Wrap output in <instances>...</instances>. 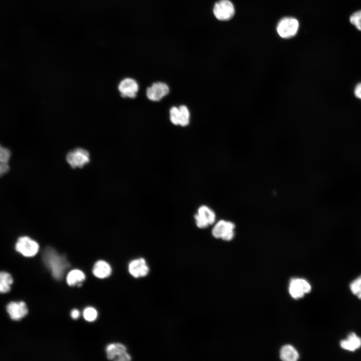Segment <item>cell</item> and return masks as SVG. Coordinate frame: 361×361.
Wrapping results in <instances>:
<instances>
[{
  "mask_svg": "<svg viewBox=\"0 0 361 361\" xmlns=\"http://www.w3.org/2000/svg\"><path fill=\"white\" fill-rule=\"evenodd\" d=\"M350 23L361 31V11L354 13L349 18Z\"/></svg>",
  "mask_w": 361,
  "mask_h": 361,
  "instance_id": "603a6c76",
  "label": "cell"
},
{
  "mask_svg": "<svg viewBox=\"0 0 361 361\" xmlns=\"http://www.w3.org/2000/svg\"><path fill=\"white\" fill-rule=\"evenodd\" d=\"M299 26V22L295 18L284 17L278 23L276 30L281 38L289 39L297 34Z\"/></svg>",
  "mask_w": 361,
  "mask_h": 361,
  "instance_id": "7a4b0ae2",
  "label": "cell"
},
{
  "mask_svg": "<svg viewBox=\"0 0 361 361\" xmlns=\"http://www.w3.org/2000/svg\"><path fill=\"white\" fill-rule=\"evenodd\" d=\"M15 249L24 256L31 257L37 254L39 246L36 241L30 237L23 236L20 237L17 240Z\"/></svg>",
  "mask_w": 361,
  "mask_h": 361,
  "instance_id": "5b68a950",
  "label": "cell"
},
{
  "mask_svg": "<svg viewBox=\"0 0 361 361\" xmlns=\"http://www.w3.org/2000/svg\"><path fill=\"white\" fill-rule=\"evenodd\" d=\"M349 288L351 293L361 299V274L351 282Z\"/></svg>",
  "mask_w": 361,
  "mask_h": 361,
  "instance_id": "44dd1931",
  "label": "cell"
},
{
  "mask_svg": "<svg viewBox=\"0 0 361 361\" xmlns=\"http://www.w3.org/2000/svg\"><path fill=\"white\" fill-rule=\"evenodd\" d=\"M169 93L168 86L162 82H156L146 89V96L150 100L159 101Z\"/></svg>",
  "mask_w": 361,
  "mask_h": 361,
  "instance_id": "7c38bea8",
  "label": "cell"
},
{
  "mask_svg": "<svg viewBox=\"0 0 361 361\" xmlns=\"http://www.w3.org/2000/svg\"><path fill=\"white\" fill-rule=\"evenodd\" d=\"M80 316V312L77 309L72 310L71 312V316L74 319H76L79 318Z\"/></svg>",
  "mask_w": 361,
  "mask_h": 361,
  "instance_id": "d4e9b609",
  "label": "cell"
},
{
  "mask_svg": "<svg viewBox=\"0 0 361 361\" xmlns=\"http://www.w3.org/2000/svg\"><path fill=\"white\" fill-rule=\"evenodd\" d=\"M280 357L284 361H296L299 358V354L293 346L291 345H286L281 348Z\"/></svg>",
  "mask_w": 361,
  "mask_h": 361,
  "instance_id": "ac0fdd59",
  "label": "cell"
},
{
  "mask_svg": "<svg viewBox=\"0 0 361 361\" xmlns=\"http://www.w3.org/2000/svg\"><path fill=\"white\" fill-rule=\"evenodd\" d=\"M43 261L51 271L53 277L57 280L61 279L70 264L64 255H60L52 247L46 248L43 253Z\"/></svg>",
  "mask_w": 361,
  "mask_h": 361,
  "instance_id": "6da1fadb",
  "label": "cell"
},
{
  "mask_svg": "<svg viewBox=\"0 0 361 361\" xmlns=\"http://www.w3.org/2000/svg\"><path fill=\"white\" fill-rule=\"evenodd\" d=\"M83 316L86 320L93 321L97 318V312L95 308L89 307L85 308L84 310Z\"/></svg>",
  "mask_w": 361,
  "mask_h": 361,
  "instance_id": "7402d4cb",
  "label": "cell"
},
{
  "mask_svg": "<svg viewBox=\"0 0 361 361\" xmlns=\"http://www.w3.org/2000/svg\"><path fill=\"white\" fill-rule=\"evenodd\" d=\"M235 227V224L232 222L220 220L213 228L212 234L217 239L230 241L234 236Z\"/></svg>",
  "mask_w": 361,
  "mask_h": 361,
  "instance_id": "277c9868",
  "label": "cell"
},
{
  "mask_svg": "<svg viewBox=\"0 0 361 361\" xmlns=\"http://www.w3.org/2000/svg\"><path fill=\"white\" fill-rule=\"evenodd\" d=\"M66 160L71 167H81L89 162V153L85 149L77 148L67 154Z\"/></svg>",
  "mask_w": 361,
  "mask_h": 361,
  "instance_id": "ba28073f",
  "label": "cell"
},
{
  "mask_svg": "<svg viewBox=\"0 0 361 361\" xmlns=\"http://www.w3.org/2000/svg\"><path fill=\"white\" fill-rule=\"evenodd\" d=\"M213 14L218 20L226 21L231 20L234 16L235 9L230 0H220L213 7Z\"/></svg>",
  "mask_w": 361,
  "mask_h": 361,
  "instance_id": "3957f363",
  "label": "cell"
},
{
  "mask_svg": "<svg viewBox=\"0 0 361 361\" xmlns=\"http://www.w3.org/2000/svg\"><path fill=\"white\" fill-rule=\"evenodd\" d=\"M170 119L174 125L186 126L189 123L190 113L187 107L181 105L178 108L172 107L169 110Z\"/></svg>",
  "mask_w": 361,
  "mask_h": 361,
  "instance_id": "9c48e42d",
  "label": "cell"
},
{
  "mask_svg": "<svg viewBox=\"0 0 361 361\" xmlns=\"http://www.w3.org/2000/svg\"><path fill=\"white\" fill-rule=\"evenodd\" d=\"M354 94L356 97L361 99V83L356 85L354 89Z\"/></svg>",
  "mask_w": 361,
  "mask_h": 361,
  "instance_id": "cb8c5ba5",
  "label": "cell"
},
{
  "mask_svg": "<svg viewBox=\"0 0 361 361\" xmlns=\"http://www.w3.org/2000/svg\"><path fill=\"white\" fill-rule=\"evenodd\" d=\"M85 279V275L82 271L74 269L69 272L66 277V281L69 285L73 286L81 283Z\"/></svg>",
  "mask_w": 361,
  "mask_h": 361,
  "instance_id": "d6986e66",
  "label": "cell"
},
{
  "mask_svg": "<svg viewBox=\"0 0 361 361\" xmlns=\"http://www.w3.org/2000/svg\"><path fill=\"white\" fill-rule=\"evenodd\" d=\"M118 89L122 97L134 98L138 92V85L133 79L126 78L119 83Z\"/></svg>",
  "mask_w": 361,
  "mask_h": 361,
  "instance_id": "8fae6325",
  "label": "cell"
},
{
  "mask_svg": "<svg viewBox=\"0 0 361 361\" xmlns=\"http://www.w3.org/2000/svg\"><path fill=\"white\" fill-rule=\"evenodd\" d=\"M129 273L135 278L146 276L149 272V268L145 260L140 258L132 260L128 265Z\"/></svg>",
  "mask_w": 361,
  "mask_h": 361,
  "instance_id": "5bb4252c",
  "label": "cell"
},
{
  "mask_svg": "<svg viewBox=\"0 0 361 361\" xmlns=\"http://www.w3.org/2000/svg\"><path fill=\"white\" fill-rule=\"evenodd\" d=\"M107 358L109 360L116 361H128L131 356L127 353L126 347L120 343H113L106 347Z\"/></svg>",
  "mask_w": 361,
  "mask_h": 361,
  "instance_id": "52a82bcc",
  "label": "cell"
},
{
  "mask_svg": "<svg viewBox=\"0 0 361 361\" xmlns=\"http://www.w3.org/2000/svg\"><path fill=\"white\" fill-rule=\"evenodd\" d=\"M111 271L110 265L103 260L97 261L93 268V274L99 278H104L109 276Z\"/></svg>",
  "mask_w": 361,
  "mask_h": 361,
  "instance_id": "2e32d148",
  "label": "cell"
},
{
  "mask_svg": "<svg viewBox=\"0 0 361 361\" xmlns=\"http://www.w3.org/2000/svg\"><path fill=\"white\" fill-rule=\"evenodd\" d=\"M10 150L0 144V176L7 173L9 169Z\"/></svg>",
  "mask_w": 361,
  "mask_h": 361,
  "instance_id": "e0dca14e",
  "label": "cell"
},
{
  "mask_svg": "<svg viewBox=\"0 0 361 361\" xmlns=\"http://www.w3.org/2000/svg\"><path fill=\"white\" fill-rule=\"evenodd\" d=\"M311 289V286L307 281L301 278H296L291 281L289 291L293 298L298 299L302 297L305 293L309 292Z\"/></svg>",
  "mask_w": 361,
  "mask_h": 361,
  "instance_id": "30bf717a",
  "label": "cell"
},
{
  "mask_svg": "<svg viewBox=\"0 0 361 361\" xmlns=\"http://www.w3.org/2000/svg\"><path fill=\"white\" fill-rule=\"evenodd\" d=\"M7 311L11 318L14 320L21 319L28 312L27 306L23 301L10 302L7 306Z\"/></svg>",
  "mask_w": 361,
  "mask_h": 361,
  "instance_id": "4fadbf2b",
  "label": "cell"
},
{
  "mask_svg": "<svg viewBox=\"0 0 361 361\" xmlns=\"http://www.w3.org/2000/svg\"><path fill=\"white\" fill-rule=\"evenodd\" d=\"M339 345L344 350L354 351L361 347V338L355 333L351 332L346 339L340 341Z\"/></svg>",
  "mask_w": 361,
  "mask_h": 361,
  "instance_id": "9a60e30c",
  "label": "cell"
},
{
  "mask_svg": "<svg viewBox=\"0 0 361 361\" xmlns=\"http://www.w3.org/2000/svg\"><path fill=\"white\" fill-rule=\"evenodd\" d=\"M13 279L11 275L6 272H0V293H6L11 290Z\"/></svg>",
  "mask_w": 361,
  "mask_h": 361,
  "instance_id": "ffe728a7",
  "label": "cell"
},
{
  "mask_svg": "<svg viewBox=\"0 0 361 361\" xmlns=\"http://www.w3.org/2000/svg\"><path fill=\"white\" fill-rule=\"evenodd\" d=\"M195 220L197 226L199 228H206L213 224L216 220L215 212L206 205L200 206L195 214Z\"/></svg>",
  "mask_w": 361,
  "mask_h": 361,
  "instance_id": "8992f818",
  "label": "cell"
}]
</instances>
